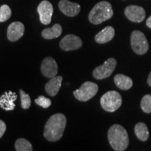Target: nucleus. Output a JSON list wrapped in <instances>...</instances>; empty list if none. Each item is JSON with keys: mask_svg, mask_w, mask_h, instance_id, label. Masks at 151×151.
I'll return each mask as SVG.
<instances>
[{"mask_svg": "<svg viewBox=\"0 0 151 151\" xmlns=\"http://www.w3.org/2000/svg\"><path fill=\"white\" fill-rule=\"evenodd\" d=\"M62 77L60 76H55L51 78L50 81L46 83L45 86V90L48 95L50 97H55L59 92L60 87L62 85Z\"/></svg>", "mask_w": 151, "mask_h": 151, "instance_id": "obj_15", "label": "nucleus"}, {"mask_svg": "<svg viewBox=\"0 0 151 151\" xmlns=\"http://www.w3.org/2000/svg\"><path fill=\"white\" fill-rule=\"evenodd\" d=\"M141 107L143 112L151 113V94H146L141 101Z\"/></svg>", "mask_w": 151, "mask_h": 151, "instance_id": "obj_21", "label": "nucleus"}, {"mask_svg": "<svg viewBox=\"0 0 151 151\" xmlns=\"http://www.w3.org/2000/svg\"><path fill=\"white\" fill-rule=\"evenodd\" d=\"M147 82H148V84L151 87V72L149 74L148 77V80H147Z\"/></svg>", "mask_w": 151, "mask_h": 151, "instance_id": "obj_27", "label": "nucleus"}, {"mask_svg": "<svg viewBox=\"0 0 151 151\" xmlns=\"http://www.w3.org/2000/svg\"><path fill=\"white\" fill-rule=\"evenodd\" d=\"M20 95L22 108L23 109H28L31 106V99L29 95L22 89L20 90Z\"/></svg>", "mask_w": 151, "mask_h": 151, "instance_id": "obj_23", "label": "nucleus"}, {"mask_svg": "<svg viewBox=\"0 0 151 151\" xmlns=\"http://www.w3.org/2000/svg\"><path fill=\"white\" fill-rule=\"evenodd\" d=\"M15 148L17 151H32V146L27 139L20 138L16 141Z\"/></svg>", "mask_w": 151, "mask_h": 151, "instance_id": "obj_20", "label": "nucleus"}, {"mask_svg": "<svg viewBox=\"0 0 151 151\" xmlns=\"http://www.w3.org/2000/svg\"><path fill=\"white\" fill-rule=\"evenodd\" d=\"M82 40L77 36L73 35H66L60 42V47L65 51H71L79 49L82 46Z\"/></svg>", "mask_w": 151, "mask_h": 151, "instance_id": "obj_10", "label": "nucleus"}, {"mask_svg": "<svg viewBox=\"0 0 151 151\" xmlns=\"http://www.w3.org/2000/svg\"><path fill=\"white\" fill-rule=\"evenodd\" d=\"M24 26L20 22H14L10 24L7 29V38L10 41L19 40L24 35Z\"/></svg>", "mask_w": 151, "mask_h": 151, "instance_id": "obj_13", "label": "nucleus"}, {"mask_svg": "<svg viewBox=\"0 0 151 151\" xmlns=\"http://www.w3.org/2000/svg\"><path fill=\"white\" fill-rule=\"evenodd\" d=\"M117 65L116 59L111 58H109L103 65L99 66L94 69L92 75L94 78L97 80H102L106 78L112 74Z\"/></svg>", "mask_w": 151, "mask_h": 151, "instance_id": "obj_7", "label": "nucleus"}, {"mask_svg": "<svg viewBox=\"0 0 151 151\" xmlns=\"http://www.w3.org/2000/svg\"><path fill=\"white\" fill-rule=\"evenodd\" d=\"M114 83L119 89L122 90H129L133 86V81L132 78L121 73H118L115 76Z\"/></svg>", "mask_w": 151, "mask_h": 151, "instance_id": "obj_17", "label": "nucleus"}, {"mask_svg": "<svg viewBox=\"0 0 151 151\" xmlns=\"http://www.w3.org/2000/svg\"><path fill=\"white\" fill-rule=\"evenodd\" d=\"M113 11L112 6L108 1H101L98 2L88 15L90 22L94 24H99L112 18Z\"/></svg>", "mask_w": 151, "mask_h": 151, "instance_id": "obj_3", "label": "nucleus"}, {"mask_svg": "<svg viewBox=\"0 0 151 151\" xmlns=\"http://www.w3.org/2000/svg\"><path fill=\"white\" fill-rule=\"evenodd\" d=\"M67 118L62 113H56L48 119L44 127L43 136L50 142L59 141L65 132Z\"/></svg>", "mask_w": 151, "mask_h": 151, "instance_id": "obj_1", "label": "nucleus"}, {"mask_svg": "<svg viewBox=\"0 0 151 151\" xmlns=\"http://www.w3.org/2000/svg\"><path fill=\"white\" fill-rule=\"evenodd\" d=\"M131 46L137 55H144L148 52L149 45L146 36L142 32L135 30L131 35Z\"/></svg>", "mask_w": 151, "mask_h": 151, "instance_id": "obj_6", "label": "nucleus"}, {"mask_svg": "<svg viewBox=\"0 0 151 151\" xmlns=\"http://www.w3.org/2000/svg\"><path fill=\"white\" fill-rule=\"evenodd\" d=\"M115 36V29L111 26H107L96 35L94 39L98 43H106L112 40Z\"/></svg>", "mask_w": 151, "mask_h": 151, "instance_id": "obj_16", "label": "nucleus"}, {"mask_svg": "<svg viewBox=\"0 0 151 151\" xmlns=\"http://www.w3.org/2000/svg\"><path fill=\"white\" fill-rule=\"evenodd\" d=\"M62 28L60 24H55L51 28H46L42 31L41 35L46 39H52L62 35Z\"/></svg>", "mask_w": 151, "mask_h": 151, "instance_id": "obj_18", "label": "nucleus"}, {"mask_svg": "<svg viewBox=\"0 0 151 151\" xmlns=\"http://www.w3.org/2000/svg\"><path fill=\"white\" fill-rule=\"evenodd\" d=\"M134 133L139 140L146 141L149 138V131L148 127L143 122H139L134 127Z\"/></svg>", "mask_w": 151, "mask_h": 151, "instance_id": "obj_19", "label": "nucleus"}, {"mask_svg": "<svg viewBox=\"0 0 151 151\" xmlns=\"http://www.w3.org/2000/svg\"><path fill=\"white\" fill-rule=\"evenodd\" d=\"M37 11L39 14L40 21L43 24L50 23L53 14V7L52 4L47 0H43L37 7Z\"/></svg>", "mask_w": 151, "mask_h": 151, "instance_id": "obj_9", "label": "nucleus"}, {"mask_svg": "<svg viewBox=\"0 0 151 151\" xmlns=\"http://www.w3.org/2000/svg\"><path fill=\"white\" fill-rule=\"evenodd\" d=\"M35 103L43 109L48 108L51 105V101H50V99L43 95L39 96L37 99H36Z\"/></svg>", "mask_w": 151, "mask_h": 151, "instance_id": "obj_24", "label": "nucleus"}, {"mask_svg": "<svg viewBox=\"0 0 151 151\" xmlns=\"http://www.w3.org/2000/svg\"><path fill=\"white\" fill-rule=\"evenodd\" d=\"M99 87L91 81H86L80 88L73 91L75 98L81 101H88L97 93Z\"/></svg>", "mask_w": 151, "mask_h": 151, "instance_id": "obj_5", "label": "nucleus"}, {"mask_svg": "<svg viewBox=\"0 0 151 151\" xmlns=\"http://www.w3.org/2000/svg\"><path fill=\"white\" fill-rule=\"evenodd\" d=\"M60 10L62 14L69 17L77 16L81 11V6L69 0H61L58 4Z\"/></svg>", "mask_w": 151, "mask_h": 151, "instance_id": "obj_12", "label": "nucleus"}, {"mask_svg": "<svg viewBox=\"0 0 151 151\" xmlns=\"http://www.w3.org/2000/svg\"><path fill=\"white\" fill-rule=\"evenodd\" d=\"M17 99V95L14 92H6L0 97V106L6 111H12L15 109L14 101Z\"/></svg>", "mask_w": 151, "mask_h": 151, "instance_id": "obj_14", "label": "nucleus"}, {"mask_svg": "<svg viewBox=\"0 0 151 151\" xmlns=\"http://www.w3.org/2000/svg\"><path fill=\"white\" fill-rule=\"evenodd\" d=\"M41 71L45 77L48 78L56 76L58 71V66L55 60L51 57H48L43 60L41 66Z\"/></svg>", "mask_w": 151, "mask_h": 151, "instance_id": "obj_11", "label": "nucleus"}, {"mask_svg": "<svg viewBox=\"0 0 151 151\" xmlns=\"http://www.w3.org/2000/svg\"><path fill=\"white\" fill-rule=\"evenodd\" d=\"M124 15L128 20L139 23L145 19L146 11L143 7L137 5H129L124 9Z\"/></svg>", "mask_w": 151, "mask_h": 151, "instance_id": "obj_8", "label": "nucleus"}, {"mask_svg": "<svg viewBox=\"0 0 151 151\" xmlns=\"http://www.w3.org/2000/svg\"><path fill=\"white\" fill-rule=\"evenodd\" d=\"M108 139L111 146L114 150L124 151L129 145V137L126 129L120 125L113 124L109 128Z\"/></svg>", "mask_w": 151, "mask_h": 151, "instance_id": "obj_2", "label": "nucleus"}, {"mask_svg": "<svg viewBox=\"0 0 151 151\" xmlns=\"http://www.w3.org/2000/svg\"><path fill=\"white\" fill-rule=\"evenodd\" d=\"M122 97L119 92L111 90L104 94L100 99V104L103 109L107 112H114L121 106Z\"/></svg>", "mask_w": 151, "mask_h": 151, "instance_id": "obj_4", "label": "nucleus"}, {"mask_svg": "<svg viewBox=\"0 0 151 151\" xmlns=\"http://www.w3.org/2000/svg\"><path fill=\"white\" fill-rule=\"evenodd\" d=\"M6 129V125L3 120H0V139L4 134Z\"/></svg>", "mask_w": 151, "mask_h": 151, "instance_id": "obj_25", "label": "nucleus"}, {"mask_svg": "<svg viewBox=\"0 0 151 151\" xmlns=\"http://www.w3.org/2000/svg\"><path fill=\"white\" fill-rule=\"evenodd\" d=\"M11 16V10L8 5L4 4L0 7V22L8 20Z\"/></svg>", "mask_w": 151, "mask_h": 151, "instance_id": "obj_22", "label": "nucleus"}, {"mask_svg": "<svg viewBox=\"0 0 151 151\" xmlns=\"http://www.w3.org/2000/svg\"><path fill=\"white\" fill-rule=\"evenodd\" d=\"M146 25H147V27L150 28V29H151V16L149 17L148 19H147Z\"/></svg>", "mask_w": 151, "mask_h": 151, "instance_id": "obj_26", "label": "nucleus"}]
</instances>
